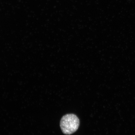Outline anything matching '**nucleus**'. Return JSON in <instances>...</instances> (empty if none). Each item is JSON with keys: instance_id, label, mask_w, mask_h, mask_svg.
<instances>
[{"instance_id": "f257e3e1", "label": "nucleus", "mask_w": 135, "mask_h": 135, "mask_svg": "<svg viewBox=\"0 0 135 135\" xmlns=\"http://www.w3.org/2000/svg\"><path fill=\"white\" fill-rule=\"evenodd\" d=\"M80 124V120L76 115L68 114L64 115L61 119L60 127L64 134L70 135L77 130Z\"/></svg>"}]
</instances>
